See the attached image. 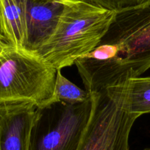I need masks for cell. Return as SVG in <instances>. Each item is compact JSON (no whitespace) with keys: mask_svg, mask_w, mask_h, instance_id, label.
I'll return each instance as SVG.
<instances>
[{"mask_svg":"<svg viewBox=\"0 0 150 150\" xmlns=\"http://www.w3.org/2000/svg\"><path fill=\"white\" fill-rule=\"evenodd\" d=\"M92 109V97L83 103L53 102L36 108L29 150H77Z\"/></svg>","mask_w":150,"mask_h":150,"instance_id":"277c9868","label":"cell"},{"mask_svg":"<svg viewBox=\"0 0 150 150\" xmlns=\"http://www.w3.org/2000/svg\"><path fill=\"white\" fill-rule=\"evenodd\" d=\"M4 38H3V36L2 35V34H1V33H0V41H4Z\"/></svg>","mask_w":150,"mask_h":150,"instance_id":"4fadbf2b","label":"cell"},{"mask_svg":"<svg viewBox=\"0 0 150 150\" xmlns=\"http://www.w3.org/2000/svg\"><path fill=\"white\" fill-rule=\"evenodd\" d=\"M91 93L119 86L150 69V0L115 15L97 47L76 64Z\"/></svg>","mask_w":150,"mask_h":150,"instance_id":"6da1fadb","label":"cell"},{"mask_svg":"<svg viewBox=\"0 0 150 150\" xmlns=\"http://www.w3.org/2000/svg\"><path fill=\"white\" fill-rule=\"evenodd\" d=\"M139 116L129 112L118 93H92V109L77 150H129V137Z\"/></svg>","mask_w":150,"mask_h":150,"instance_id":"5b68a950","label":"cell"},{"mask_svg":"<svg viewBox=\"0 0 150 150\" xmlns=\"http://www.w3.org/2000/svg\"><path fill=\"white\" fill-rule=\"evenodd\" d=\"M147 150H150V149H147Z\"/></svg>","mask_w":150,"mask_h":150,"instance_id":"5bb4252c","label":"cell"},{"mask_svg":"<svg viewBox=\"0 0 150 150\" xmlns=\"http://www.w3.org/2000/svg\"><path fill=\"white\" fill-rule=\"evenodd\" d=\"M83 1L117 13L138 6L145 2L146 0H83Z\"/></svg>","mask_w":150,"mask_h":150,"instance_id":"8fae6325","label":"cell"},{"mask_svg":"<svg viewBox=\"0 0 150 150\" xmlns=\"http://www.w3.org/2000/svg\"><path fill=\"white\" fill-rule=\"evenodd\" d=\"M36 108L32 104L0 106V150H29Z\"/></svg>","mask_w":150,"mask_h":150,"instance_id":"52a82bcc","label":"cell"},{"mask_svg":"<svg viewBox=\"0 0 150 150\" xmlns=\"http://www.w3.org/2000/svg\"><path fill=\"white\" fill-rule=\"evenodd\" d=\"M108 88L120 96L129 112L139 116L150 112V77H134Z\"/></svg>","mask_w":150,"mask_h":150,"instance_id":"9c48e42d","label":"cell"},{"mask_svg":"<svg viewBox=\"0 0 150 150\" xmlns=\"http://www.w3.org/2000/svg\"><path fill=\"white\" fill-rule=\"evenodd\" d=\"M114 15L83 0H69L53 35L35 54L56 70L72 66L97 47Z\"/></svg>","mask_w":150,"mask_h":150,"instance_id":"7a4b0ae2","label":"cell"},{"mask_svg":"<svg viewBox=\"0 0 150 150\" xmlns=\"http://www.w3.org/2000/svg\"><path fill=\"white\" fill-rule=\"evenodd\" d=\"M27 0H0V33L11 47L24 50Z\"/></svg>","mask_w":150,"mask_h":150,"instance_id":"ba28073f","label":"cell"},{"mask_svg":"<svg viewBox=\"0 0 150 150\" xmlns=\"http://www.w3.org/2000/svg\"><path fill=\"white\" fill-rule=\"evenodd\" d=\"M57 70L33 53L8 44L0 54V106L47 105L54 91Z\"/></svg>","mask_w":150,"mask_h":150,"instance_id":"3957f363","label":"cell"},{"mask_svg":"<svg viewBox=\"0 0 150 150\" xmlns=\"http://www.w3.org/2000/svg\"><path fill=\"white\" fill-rule=\"evenodd\" d=\"M8 46V44L6 41H0V54L6 49V47Z\"/></svg>","mask_w":150,"mask_h":150,"instance_id":"7c38bea8","label":"cell"},{"mask_svg":"<svg viewBox=\"0 0 150 150\" xmlns=\"http://www.w3.org/2000/svg\"><path fill=\"white\" fill-rule=\"evenodd\" d=\"M91 97L92 93L71 83L62 74L61 70L58 69L56 74L54 91L47 104L59 102L72 105L83 103L91 99Z\"/></svg>","mask_w":150,"mask_h":150,"instance_id":"30bf717a","label":"cell"},{"mask_svg":"<svg viewBox=\"0 0 150 150\" xmlns=\"http://www.w3.org/2000/svg\"><path fill=\"white\" fill-rule=\"evenodd\" d=\"M69 0H27L24 51L35 54L55 32Z\"/></svg>","mask_w":150,"mask_h":150,"instance_id":"8992f818","label":"cell"}]
</instances>
